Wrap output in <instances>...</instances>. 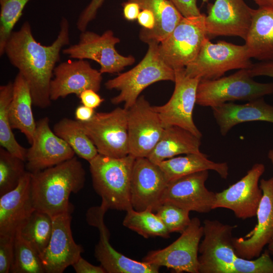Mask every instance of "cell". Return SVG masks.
<instances>
[{
	"label": "cell",
	"instance_id": "50",
	"mask_svg": "<svg viewBox=\"0 0 273 273\" xmlns=\"http://www.w3.org/2000/svg\"><path fill=\"white\" fill-rule=\"evenodd\" d=\"M208 0H202L203 3H206L207 2Z\"/></svg>",
	"mask_w": 273,
	"mask_h": 273
},
{
	"label": "cell",
	"instance_id": "1",
	"mask_svg": "<svg viewBox=\"0 0 273 273\" xmlns=\"http://www.w3.org/2000/svg\"><path fill=\"white\" fill-rule=\"evenodd\" d=\"M60 26L55 41L44 46L35 39L30 24L25 21L18 30L12 32L4 49L10 63L27 81L33 105L40 109L51 105L50 85L54 70L60 60L62 49L70 43L68 19L62 17Z\"/></svg>",
	"mask_w": 273,
	"mask_h": 273
},
{
	"label": "cell",
	"instance_id": "20",
	"mask_svg": "<svg viewBox=\"0 0 273 273\" xmlns=\"http://www.w3.org/2000/svg\"><path fill=\"white\" fill-rule=\"evenodd\" d=\"M252 9L244 0H215L208 5L205 18L207 36H236L245 40L251 24Z\"/></svg>",
	"mask_w": 273,
	"mask_h": 273
},
{
	"label": "cell",
	"instance_id": "7",
	"mask_svg": "<svg viewBox=\"0 0 273 273\" xmlns=\"http://www.w3.org/2000/svg\"><path fill=\"white\" fill-rule=\"evenodd\" d=\"M252 64L245 44L237 45L223 40L213 43L206 37L185 72L190 77L211 80L222 77L231 70L249 69Z\"/></svg>",
	"mask_w": 273,
	"mask_h": 273
},
{
	"label": "cell",
	"instance_id": "40",
	"mask_svg": "<svg viewBox=\"0 0 273 273\" xmlns=\"http://www.w3.org/2000/svg\"><path fill=\"white\" fill-rule=\"evenodd\" d=\"M184 17L201 14L197 5V0H169Z\"/></svg>",
	"mask_w": 273,
	"mask_h": 273
},
{
	"label": "cell",
	"instance_id": "21",
	"mask_svg": "<svg viewBox=\"0 0 273 273\" xmlns=\"http://www.w3.org/2000/svg\"><path fill=\"white\" fill-rule=\"evenodd\" d=\"M102 74L85 60H68L61 63L54 70V77L50 85V99L52 101H56L71 94L78 97L87 89L98 92L103 79Z\"/></svg>",
	"mask_w": 273,
	"mask_h": 273
},
{
	"label": "cell",
	"instance_id": "44",
	"mask_svg": "<svg viewBox=\"0 0 273 273\" xmlns=\"http://www.w3.org/2000/svg\"><path fill=\"white\" fill-rule=\"evenodd\" d=\"M138 23L145 30L153 29L155 25V18L153 13L149 10L144 9L139 13L137 18Z\"/></svg>",
	"mask_w": 273,
	"mask_h": 273
},
{
	"label": "cell",
	"instance_id": "34",
	"mask_svg": "<svg viewBox=\"0 0 273 273\" xmlns=\"http://www.w3.org/2000/svg\"><path fill=\"white\" fill-rule=\"evenodd\" d=\"M12 273H44L39 253L18 232L14 239V257Z\"/></svg>",
	"mask_w": 273,
	"mask_h": 273
},
{
	"label": "cell",
	"instance_id": "23",
	"mask_svg": "<svg viewBox=\"0 0 273 273\" xmlns=\"http://www.w3.org/2000/svg\"><path fill=\"white\" fill-rule=\"evenodd\" d=\"M103 212L90 215L87 222L98 228L100 240L95 248V256L107 273H157L160 267L127 257L116 251L109 243L110 233L104 223Z\"/></svg>",
	"mask_w": 273,
	"mask_h": 273
},
{
	"label": "cell",
	"instance_id": "35",
	"mask_svg": "<svg viewBox=\"0 0 273 273\" xmlns=\"http://www.w3.org/2000/svg\"><path fill=\"white\" fill-rule=\"evenodd\" d=\"M25 161L0 148V196L14 189L27 172Z\"/></svg>",
	"mask_w": 273,
	"mask_h": 273
},
{
	"label": "cell",
	"instance_id": "16",
	"mask_svg": "<svg viewBox=\"0 0 273 273\" xmlns=\"http://www.w3.org/2000/svg\"><path fill=\"white\" fill-rule=\"evenodd\" d=\"M208 176V170H203L168 181L161 205L171 204L190 212H210L213 209L215 193L206 187Z\"/></svg>",
	"mask_w": 273,
	"mask_h": 273
},
{
	"label": "cell",
	"instance_id": "24",
	"mask_svg": "<svg viewBox=\"0 0 273 273\" xmlns=\"http://www.w3.org/2000/svg\"><path fill=\"white\" fill-rule=\"evenodd\" d=\"M221 135L225 136L235 126L251 121L273 123V106L263 97L237 104L227 102L211 108Z\"/></svg>",
	"mask_w": 273,
	"mask_h": 273
},
{
	"label": "cell",
	"instance_id": "49",
	"mask_svg": "<svg viewBox=\"0 0 273 273\" xmlns=\"http://www.w3.org/2000/svg\"><path fill=\"white\" fill-rule=\"evenodd\" d=\"M268 250L273 255V240L268 244Z\"/></svg>",
	"mask_w": 273,
	"mask_h": 273
},
{
	"label": "cell",
	"instance_id": "17",
	"mask_svg": "<svg viewBox=\"0 0 273 273\" xmlns=\"http://www.w3.org/2000/svg\"><path fill=\"white\" fill-rule=\"evenodd\" d=\"M72 212L52 216V236L47 248L40 256L46 273L63 272L77 261L84 251L82 246L75 243L72 236Z\"/></svg>",
	"mask_w": 273,
	"mask_h": 273
},
{
	"label": "cell",
	"instance_id": "13",
	"mask_svg": "<svg viewBox=\"0 0 273 273\" xmlns=\"http://www.w3.org/2000/svg\"><path fill=\"white\" fill-rule=\"evenodd\" d=\"M127 112L129 155L147 157L163 133L158 113L144 96H140Z\"/></svg>",
	"mask_w": 273,
	"mask_h": 273
},
{
	"label": "cell",
	"instance_id": "42",
	"mask_svg": "<svg viewBox=\"0 0 273 273\" xmlns=\"http://www.w3.org/2000/svg\"><path fill=\"white\" fill-rule=\"evenodd\" d=\"M250 75L253 77L266 76L273 78V60L264 61L252 64L248 69Z\"/></svg>",
	"mask_w": 273,
	"mask_h": 273
},
{
	"label": "cell",
	"instance_id": "4",
	"mask_svg": "<svg viewBox=\"0 0 273 273\" xmlns=\"http://www.w3.org/2000/svg\"><path fill=\"white\" fill-rule=\"evenodd\" d=\"M135 159L129 154L114 158L98 154L89 162L93 188L102 199L101 205L108 210L132 208L130 181Z\"/></svg>",
	"mask_w": 273,
	"mask_h": 273
},
{
	"label": "cell",
	"instance_id": "31",
	"mask_svg": "<svg viewBox=\"0 0 273 273\" xmlns=\"http://www.w3.org/2000/svg\"><path fill=\"white\" fill-rule=\"evenodd\" d=\"M13 82L0 86V144L13 155L25 161L27 149L15 139L9 119V107L13 96Z\"/></svg>",
	"mask_w": 273,
	"mask_h": 273
},
{
	"label": "cell",
	"instance_id": "28",
	"mask_svg": "<svg viewBox=\"0 0 273 273\" xmlns=\"http://www.w3.org/2000/svg\"><path fill=\"white\" fill-rule=\"evenodd\" d=\"M139 4L141 10L148 9L154 14L155 25L151 30L141 29L140 39L147 43H159L174 30L183 16L169 0H128Z\"/></svg>",
	"mask_w": 273,
	"mask_h": 273
},
{
	"label": "cell",
	"instance_id": "37",
	"mask_svg": "<svg viewBox=\"0 0 273 273\" xmlns=\"http://www.w3.org/2000/svg\"><path fill=\"white\" fill-rule=\"evenodd\" d=\"M155 213L170 233L181 234L191 220L189 211L169 203L162 204Z\"/></svg>",
	"mask_w": 273,
	"mask_h": 273
},
{
	"label": "cell",
	"instance_id": "3",
	"mask_svg": "<svg viewBox=\"0 0 273 273\" xmlns=\"http://www.w3.org/2000/svg\"><path fill=\"white\" fill-rule=\"evenodd\" d=\"M85 181V170L75 156L31 173V193L35 209L51 216L73 212L74 206L69 202V197L72 193L79 192Z\"/></svg>",
	"mask_w": 273,
	"mask_h": 273
},
{
	"label": "cell",
	"instance_id": "46",
	"mask_svg": "<svg viewBox=\"0 0 273 273\" xmlns=\"http://www.w3.org/2000/svg\"><path fill=\"white\" fill-rule=\"evenodd\" d=\"M95 113V109L82 105L76 108L74 115L77 121L86 122L91 120Z\"/></svg>",
	"mask_w": 273,
	"mask_h": 273
},
{
	"label": "cell",
	"instance_id": "10",
	"mask_svg": "<svg viewBox=\"0 0 273 273\" xmlns=\"http://www.w3.org/2000/svg\"><path fill=\"white\" fill-rule=\"evenodd\" d=\"M204 227L199 218H191L180 237L166 247L152 250L142 261L166 267L177 273H199V248Z\"/></svg>",
	"mask_w": 273,
	"mask_h": 273
},
{
	"label": "cell",
	"instance_id": "30",
	"mask_svg": "<svg viewBox=\"0 0 273 273\" xmlns=\"http://www.w3.org/2000/svg\"><path fill=\"white\" fill-rule=\"evenodd\" d=\"M53 130L76 155L88 162L99 154L96 146L77 120L63 118L54 125Z\"/></svg>",
	"mask_w": 273,
	"mask_h": 273
},
{
	"label": "cell",
	"instance_id": "5",
	"mask_svg": "<svg viewBox=\"0 0 273 273\" xmlns=\"http://www.w3.org/2000/svg\"><path fill=\"white\" fill-rule=\"evenodd\" d=\"M148 51L142 61L130 70L107 81V89H116L119 94L111 99L114 105L124 103L128 109L136 102L142 92L148 86L160 81L174 82L175 71L161 57L159 43H148Z\"/></svg>",
	"mask_w": 273,
	"mask_h": 273
},
{
	"label": "cell",
	"instance_id": "11",
	"mask_svg": "<svg viewBox=\"0 0 273 273\" xmlns=\"http://www.w3.org/2000/svg\"><path fill=\"white\" fill-rule=\"evenodd\" d=\"M120 41L111 30H107L101 35L86 30L81 32L77 43L63 49L62 52L70 58L96 62L100 65L99 71L102 74L119 73L135 61L132 56H124L118 53L115 46Z\"/></svg>",
	"mask_w": 273,
	"mask_h": 273
},
{
	"label": "cell",
	"instance_id": "8",
	"mask_svg": "<svg viewBox=\"0 0 273 273\" xmlns=\"http://www.w3.org/2000/svg\"><path fill=\"white\" fill-rule=\"evenodd\" d=\"M127 110L117 107L106 112H96L91 120L79 121L99 154L121 158L129 154Z\"/></svg>",
	"mask_w": 273,
	"mask_h": 273
},
{
	"label": "cell",
	"instance_id": "29",
	"mask_svg": "<svg viewBox=\"0 0 273 273\" xmlns=\"http://www.w3.org/2000/svg\"><path fill=\"white\" fill-rule=\"evenodd\" d=\"M168 181L203 170H213L221 178L226 179L229 166L226 162H216L201 152L175 156L158 163Z\"/></svg>",
	"mask_w": 273,
	"mask_h": 273
},
{
	"label": "cell",
	"instance_id": "19",
	"mask_svg": "<svg viewBox=\"0 0 273 273\" xmlns=\"http://www.w3.org/2000/svg\"><path fill=\"white\" fill-rule=\"evenodd\" d=\"M49 118L44 117L36 122L31 146L27 149L26 168L31 173L55 166L72 158L75 153L49 125Z\"/></svg>",
	"mask_w": 273,
	"mask_h": 273
},
{
	"label": "cell",
	"instance_id": "22",
	"mask_svg": "<svg viewBox=\"0 0 273 273\" xmlns=\"http://www.w3.org/2000/svg\"><path fill=\"white\" fill-rule=\"evenodd\" d=\"M35 210L27 171L14 189L0 196V236L15 237Z\"/></svg>",
	"mask_w": 273,
	"mask_h": 273
},
{
	"label": "cell",
	"instance_id": "6",
	"mask_svg": "<svg viewBox=\"0 0 273 273\" xmlns=\"http://www.w3.org/2000/svg\"><path fill=\"white\" fill-rule=\"evenodd\" d=\"M272 94L273 82H257L248 69H241L227 76L200 80L197 89L196 104L212 108L227 102L249 101Z\"/></svg>",
	"mask_w": 273,
	"mask_h": 273
},
{
	"label": "cell",
	"instance_id": "14",
	"mask_svg": "<svg viewBox=\"0 0 273 273\" xmlns=\"http://www.w3.org/2000/svg\"><path fill=\"white\" fill-rule=\"evenodd\" d=\"M264 171V164L256 163L239 180L216 193L213 209H230L241 219L256 216L263 194L259 181Z\"/></svg>",
	"mask_w": 273,
	"mask_h": 273
},
{
	"label": "cell",
	"instance_id": "43",
	"mask_svg": "<svg viewBox=\"0 0 273 273\" xmlns=\"http://www.w3.org/2000/svg\"><path fill=\"white\" fill-rule=\"evenodd\" d=\"M72 266L76 273H106L101 266H96L80 256Z\"/></svg>",
	"mask_w": 273,
	"mask_h": 273
},
{
	"label": "cell",
	"instance_id": "39",
	"mask_svg": "<svg viewBox=\"0 0 273 273\" xmlns=\"http://www.w3.org/2000/svg\"><path fill=\"white\" fill-rule=\"evenodd\" d=\"M105 0H91L79 15L76 22L77 29L83 32L86 30L89 23L95 19L98 11Z\"/></svg>",
	"mask_w": 273,
	"mask_h": 273
},
{
	"label": "cell",
	"instance_id": "15",
	"mask_svg": "<svg viewBox=\"0 0 273 273\" xmlns=\"http://www.w3.org/2000/svg\"><path fill=\"white\" fill-rule=\"evenodd\" d=\"M158 164L147 157L136 158L130 181V201L137 211L156 212L161 205V199L168 184Z\"/></svg>",
	"mask_w": 273,
	"mask_h": 273
},
{
	"label": "cell",
	"instance_id": "48",
	"mask_svg": "<svg viewBox=\"0 0 273 273\" xmlns=\"http://www.w3.org/2000/svg\"><path fill=\"white\" fill-rule=\"evenodd\" d=\"M267 157L273 165V148L269 150L267 154Z\"/></svg>",
	"mask_w": 273,
	"mask_h": 273
},
{
	"label": "cell",
	"instance_id": "2",
	"mask_svg": "<svg viewBox=\"0 0 273 273\" xmlns=\"http://www.w3.org/2000/svg\"><path fill=\"white\" fill-rule=\"evenodd\" d=\"M236 226L217 220L204 221V235L199 248V273H273V260L268 250L252 259L236 254L232 236Z\"/></svg>",
	"mask_w": 273,
	"mask_h": 273
},
{
	"label": "cell",
	"instance_id": "36",
	"mask_svg": "<svg viewBox=\"0 0 273 273\" xmlns=\"http://www.w3.org/2000/svg\"><path fill=\"white\" fill-rule=\"evenodd\" d=\"M30 0H0V56L4 55L6 42Z\"/></svg>",
	"mask_w": 273,
	"mask_h": 273
},
{
	"label": "cell",
	"instance_id": "9",
	"mask_svg": "<svg viewBox=\"0 0 273 273\" xmlns=\"http://www.w3.org/2000/svg\"><path fill=\"white\" fill-rule=\"evenodd\" d=\"M206 15L183 17L173 31L159 43V54L174 70L185 68L199 53L207 37Z\"/></svg>",
	"mask_w": 273,
	"mask_h": 273
},
{
	"label": "cell",
	"instance_id": "27",
	"mask_svg": "<svg viewBox=\"0 0 273 273\" xmlns=\"http://www.w3.org/2000/svg\"><path fill=\"white\" fill-rule=\"evenodd\" d=\"M201 139L182 127H166L159 141L147 158L157 164L179 155L201 153Z\"/></svg>",
	"mask_w": 273,
	"mask_h": 273
},
{
	"label": "cell",
	"instance_id": "45",
	"mask_svg": "<svg viewBox=\"0 0 273 273\" xmlns=\"http://www.w3.org/2000/svg\"><path fill=\"white\" fill-rule=\"evenodd\" d=\"M123 16L128 21H132L137 19L141 9L136 3L128 1L122 4Z\"/></svg>",
	"mask_w": 273,
	"mask_h": 273
},
{
	"label": "cell",
	"instance_id": "38",
	"mask_svg": "<svg viewBox=\"0 0 273 273\" xmlns=\"http://www.w3.org/2000/svg\"><path fill=\"white\" fill-rule=\"evenodd\" d=\"M14 239L0 236V273L10 272L14 257Z\"/></svg>",
	"mask_w": 273,
	"mask_h": 273
},
{
	"label": "cell",
	"instance_id": "41",
	"mask_svg": "<svg viewBox=\"0 0 273 273\" xmlns=\"http://www.w3.org/2000/svg\"><path fill=\"white\" fill-rule=\"evenodd\" d=\"M78 97L82 105L94 109L99 107L104 101L97 92L92 89L83 91Z\"/></svg>",
	"mask_w": 273,
	"mask_h": 273
},
{
	"label": "cell",
	"instance_id": "12",
	"mask_svg": "<svg viewBox=\"0 0 273 273\" xmlns=\"http://www.w3.org/2000/svg\"><path fill=\"white\" fill-rule=\"evenodd\" d=\"M174 71L175 86L171 98L165 104L153 106V108L158 113L164 128L177 126L201 139L202 134L193 119L197 89L200 79L187 76L185 68Z\"/></svg>",
	"mask_w": 273,
	"mask_h": 273
},
{
	"label": "cell",
	"instance_id": "18",
	"mask_svg": "<svg viewBox=\"0 0 273 273\" xmlns=\"http://www.w3.org/2000/svg\"><path fill=\"white\" fill-rule=\"evenodd\" d=\"M262 197L257 209V223L244 237L233 238L236 254L252 259L259 257L263 248L273 240V177L260 180Z\"/></svg>",
	"mask_w": 273,
	"mask_h": 273
},
{
	"label": "cell",
	"instance_id": "25",
	"mask_svg": "<svg viewBox=\"0 0 273 273\" xmlns=\"http://www.w3.org/2000/svg\"><path fill=\"white\" fill-rule=\"evenodd\" d=\"M245 44L251 58L273 60V5L252 9Z\"/></svg>",
	"mask_w": 273,
	"mask_h": 273
},
{
	"label": "cell",
	"instance_id": "26",
	"mask_svg": "<svg viewBox=\"0 0 273 273\" xmlns=\"http://www.w3.org/2000/svg\"><path fill=\"white\" fill-rule=\"evenodd\" d=\"M32 105L29 85L22 75L18 72L13 82V96L9 112L10 122L12 128L20 130L30 145L36 126Z\"/></svg>",
	"mask_w": 273,
	"mask_h": 273
},
{
	"label": "cell",
	"instance_id": "47",
	"mask_svg": "<svg viewBox=\"0 0 273 273\" xmlns=\"http://www.w3.org/2000/svg\"><path fill=\"white\" fill-rule=\"evenodd\" d=\"M258 7L273 5V0H253Z\"/></svg>",
	"mask_w": 273,
	"mask_h": 273
},
{
	"label": "cell",
	"instance_id": "33",
	"mask_svg": "<svg viewBox=\"0 0 273 273\" xmlns=\"http://www.w3.org/2000/svg\"><path fill=\"white\" fill-rule=\"evenodd\" d=\"M123 225L145 238L170 237V233L156 214L150 210L137 211L131 208L126 211Z\"/></svg>",
	"mask_w": 273,
	"mask_h": 273
},
{
	"label": "cell",
	"instance_id": "32",
	"mask_svg": "<svg viewBox=\"0 0 273 273\" xmlns=\"http://www.w3.org/2000/svg\"><path fill=\"white\" fill-rule=\"evenodd\" d=\"M52 230V217L47 213L35 210L19 233L40 256L49 244Z\"/></svg>",
	"mask_w": 273,
	"mask_h": 273
}]
</instances>
